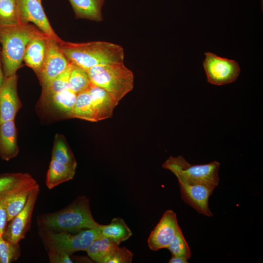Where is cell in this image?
<instances>
[{
  "label": "cell",
  "mask_w": 263,
  "mask_h": 263,
  "mask_svg": "<svg viewBox=\"0 0 263 263\" xmlns=\"http://www.w3.org/2000/svg\"><path fill=\"white\" fill-rule=\"evenodd\" d=\"M37 221L40 228L71 233L96 228L100 225L94 220L89 199L84 195L78 196L60 210L38 216Z\"/></svg>",
  "instance_id": "6da1fadb"
},
{
  "label": "cell",
  "mask_w": 263,
  "mask_h": 263,
  "mask_svg": "<svg viewBox=\"0 0 263 263\" xmlns=\"http://www.w3.org/2000/svg\"><path fill=\"white\" fill-rule=\"evenodd\" d=\"M59 45L70 62L86 71L96 66L124 62V49L113 43L101 41L80 43L61 41Z\"/></svg>",
  "instance_id": "7a4b0ae2"
},
{
  "label": "cell",
  "mask_w": 263,
  "mask_h": 263,
  "mask_svg": "<svg viewBox=\"0 0 263 263\" xmlns=\"http://www.w3.org/2000/svg\"><path fill=\"white\" fill-rule=\"evenodd\" d=\"M34 28L21 23L16 26L0 25V42L5 77L16 74L23 60L26 46L39 34Z\"/></svg>",
  "instance_id": "3957f363"
},
{
  "label": "cell",
  "mask_w": 263,
  "mask_h": 263,
  "mask_svg": "<svg viewBox=\"0 0 263 263\" xmlns=\"http://www.w3.org/2000/svg\"><path fill=\"white\" fill-rule=\"evenodd\" d=\"M86 72L91 83L106 91L117 104L133 88V74L124 62L96 66Z\"/></svg>",
  "instance_id": "277c9868"
},
{
  "label": "cell",
  "mask_w": 263,
  "mask_h": 263,
  "mask_svg": "<svg viewBox=\"0 0 263 263\" xmlns=\"http://www.w3.org/2000/svg\"><path fill=\"white\" fill-rule=\"evenodd\" d=\"M99 226L77 233L55 231L39 228L38 233L47 251H59L72 255L77 251H86L93 241L102 237Z\"/></svg>",
  "instance_id": "5b68a950"
},
{
  "label": "cell",
  "mask_w": 263,
  "mask_h": 263,
  "mask_svg": "<svg viewBox=\"0 0 263 263\" xmlns=\"http://www.w3.org/2000/svg\"><path fill=\"white\" fill-rule=\"evenodd\" d=\"M220 163L214 161L203 165H192L179 155L170 156L163 164L162 167L171 171L176 176L186 180L211 183L218 186Z\"/></svg>",
  "instance_id": "8992f818"
},
{
  "label": "cell",
  "mask_w": 263,
  "mask_h": 263,
  "mask_svg": "<svg viewBox=\"0 0 263 263\" xmlns=\"http://www.w3.org/2000/svg\"><path fill=\"white\" fill-rule=\"evenodd\" d=\"M205 55L203 65L209 83L220 86L231 83L237 79L240 68L236 61L210 52H206Z\"/></svg>",
  "instance_id": "52a82bcc"
},
{
  "label": "cell",
  "mask_w": 263,
  "mask_h": 263,
  "mask_svg": "<svg viewBox=\"0 0 263 263\" xmlns=\"http://www.w3.org/2000/svg\"><path fill=\"white\" fill-rule=\"evenodd\" d=\"M179 182L183 200L200 214L210 217L213 213L208 206V200L218 186L211 183L191 181L176 176Z\"/></svg>",
  "instance_id": "ba28073f"
},
{
  "label": "cell",
  "mask_w": 263,
  "mask_h": 263,
  "mask_svg": "<svg viewBox=\"0 0 263 263\" xmlns=\"http://www.w3.org/2000/svg\"><path fill=\"white\" fill-rule=\"evenodd\" d=\"M37 185L30 191L26 203L22 209L7 225L3 237L14 244L24 239L30 229L32 214L39 192Z\"/></svg>",
  "instance_id": "9c48e42d"
},
{
  "label": "cell",
  "mask_w": 263,
  "mask_h": 263,
  "mask_svg": "<svg viewBox=\"0 0 263 263\" xmlns=\"http://www.w3.org/2000/svg\"><path fill=\"white\" fill-rule=\"evenodd\" d=\"M37 182L28 174L15 185L0 193V201L8 215V222L23 207L31 190L38 185Z\"/></svg>",
  "instance_id": "30bf717a"
},
{
  "label": "cell",
  "mask_w": 263,
  "mask_h": 263,
  "mask_svg": "<svg viewBox=\"0 0 263 263\" xmlns=\"http://www.w3.org/2000/svg\"><path fill=\"white\" fill-rule=\"evenodd\" d=\"M59 41L47 38V50L43 66L38 74L43 90L64 71L70 62L62 53Z\"/></svg>",
  "instance_id": "8fae6325"
},
{
  "label": "cell",
  "mask_w": 263,
  "mask_h": 263,
  "mask_svg": "<svg viewBox=\"0 0 263 263\" xmlns=\"http://www.w3.org/2000/svg\"><path fill=\"white\" fill-rule=\"evenodd\" d=\"M38 0H17L18 11L20 22L34 23L47 37L60 42V40L52 28Z\"/></svg>",
  "instance_id": "7c38bea8"
},
{
  "label": "cell",
  "mask_w": 263,
  "mask_h": 263,
  "mask_svg": "<svg viewBox=\"0 0 263 263\" xmlns=\"http://www.w3.org/2000/svg\"><path fill=\"white\" fill-rule=\"evenodd\" d=\"M179 227L176 213L171 209L166 210L148 238L150 248L153 251L167 248Z\"/></svg>",
  "instance_id": "4fadbf2b"
},
{
  "label": "cell",
  "mask_w": 263,
  "mask_h": 263,
  "mask_svg": "<svg viewBox=\"0 0 263 263\" xmlns=\"http://www.w3.org/2000/svg\"><path fill=\"white\" fill-rule=\"evenodd\" d=\"M17 82L16 74L6 77L0 88V124L14 119L22 106L17 93Z\"/></svg>",
  "instance_id": "5bb4252c"
},
{
  "label": "cell",
  "mask_w": 263,
  "mask_h": 263,
  "mask_svg": "<svg viewBox=\"0 0 263 263\" xmlns=\"http://www.w3.org/2000/svg\"><path fill=\"white\" fill-rule=\"evenodd\" d=\"M89 93L96 121L109 118L118 105L104 89L91 84Z\"/></svg>",
  "instance_id": "9a60e30c"
},
{
  "label": "cell",
  "mask_w": 263,
  "mask_h": 263,
  "mask_svg": "<svg viewBox=\"0 0 263 263\" xmlns=\"http://www.w3.org/2000/svg\"><path fill=\"white\" fill-rule=\"evenodd\" d=\"M47 37L39 33L28 43L23 56L26 65L38 74L40 72L45 58Z\"/></svg>",
  "instance_id": "2e32d148"
},
{
  "label": "cell",
  "mask_w": 263,
  "mask_h": 263,
  "mask_svg": "<svg viewBox=\"0 0 263 263\" xmlns=\"http://www.w3.org/2000/svg\"><path fill=\"white\" fill-rule=\"evenodd\" d=\"M17 130L14 119L0 124V157L9 161L19 153Z\"/></svg>",
  "instance_id": "e0dca14e"
},
{
  "label": "cell",
  "mask_w": 263,
  "mask_h": 263,
  "mask_svg": "<svg viewBox=\"0 0 263 263\" xmlns=\"http://www.w3.org/2000/svg\"><path fill=\"white\" fill-rule=\"evenodd\" d=\"M119 246V244L111 239L102 236L93 241L86 251L94 261L98 263H108Z\"/></svg>",
  "instance_id": "ac0fdd59"
},
{
  "label": "cell",
  "mask_w": 263,
  "mask_h": 263,
  "mask_svg": "<svg viewBox=\"0 0 263 263\" xmlns=\"http://www.w3.org/2000/svg\"><path fill=\"white\" fill-rule=\"evenodd\" d=\"M76 168L58 162L52 158L45 180L46 185L52 189L61 183L72 180Z\"/></svg>",
  "instance_id": "d6986e66"
},
{
  "label": "cell",
  "mask_w": 263,
  "mask_h": 263,
  "mask_svg": "<svg viewBox=\"0 0 263 263\" xmlns=\"http://www.w3.org/2000/svg\"><path fill=\"white\" fill-rule=\"evenodd\" d=\"M76 18L96 21L102 20V8L104 0H69Z\"/></svg>",
  "instance_id": "ffe728a7"
},
{
  "label": "cell",
  "mask_w": 263,
  "mask_h": 263,
  "mask_svg": "<svg viewBox=\"0 0 263 263\" xmlns=\"http://www.w3.org/2000/svg\"><path fill=\"white\" fill-rule=\"evenodd\" d=\"M77 94L69 89L53 94L42 99L44 102L49 103L57 112L69 118Z\"/></svg>",
  "instance_id": "44dd1931"
},
{
  "label": "cell",
  "mask_w": 263,
  "mask_h": 263,
  "mask_svg": "<svg viewBox=\"0 0 263 263\" xmlns=\"http://www.w3.org/2000/svg\"><path fill=\"white\" fill-rule=\"evenodd\" d=\"M99 228L102 236L108 238L119 245L132 235L131 229L121 218H114L110 224L100 225Z\"/></svg>",
  "instance_id": "7402d4cb"
},
{
  "label": "cell",
  "mask_w": 263,
  "mask_h": 263,
  "mask_svg": "<svg viewBox=\"0 0 263 263\" xmlns=\"http://www.w3.org/2000/svg\"><path fill=\"white\" fill-rule=\"evenodd\" d=\"M69 118L97 122L92 107L89 89L78 94Z\"/></svg>",
  "instance_id": "603a6c76"
},
{
  "label": "cell",
  "mask_w": 263,
  "mask_h": 263,
  "mask_svg": "<svg viewBox=\"0 0 263 263\" xmlns=\"http://www.w3.org/2000/svg\"><path fill=\"white\" fill-rule=\"evenodd\" d=\"M52 158L63 164L77 167L75 159L64 136L58 133L55 137Z\"/></svg>",
  "instance_id": "cb8c5ba5"
},
{
  "label": "cell",
  "mask_w": 263,
  "mask_h": 263,
  "mask_svg": "<svg viewBox=\"0 0 263 263\" xmlns=\"http://www.w3.org/2000/svg\"><path fill=\"white\" fill-rule=\"evenodd\" d=\"M22 23L19 19L17 0L0 1V25L16 26Z\"/></svg>",
  "instance_id": "d4e9b609"
},
{
  "label": "cell",
  "mask_w": 263,
  "mask_h": 263,
  "mask_svg": "<svg viewBox=\"0 0 263 263\" xmlns=\"http://www.w3.org/2000/svg\"><path fill=\"white\" fill-rule=\"evenodd\" d=\"M69 82L70 89L76 94L88 90L92 84L86 71L73 64Z\"/></svg>",
  "instance_id": "484cf974"
},
{
  "label": "cell",
  "mask_w": 263,
  "mask_h": 263,
  "mask_svg": "<svg viewBox=\"0 0 263 263\" xmlns=\"http://www.w3.org/2000/svg\"><path fill=\"white\" fill-rule=\"evenodd\" d=\"M72 67V64L70 62L66 70L56 76L47 88L43 90L42 99L56 93L70 89L69 80Z\"/></svg>",
  "instance_id": "4316f807"
},
{
  "label": "cell",
  "mask_w": 263,
  "mask_h": 263,
  "mask_svg": "<svg viewBox=\"0 0 263 263\" xmlns=\"http://www.w3.org/2000/svg\"><path fill=\"white\" fill-rule=\"evenodd\" d=\"M21 254L19 243L14 244L5 239L0 234V263H11Z\"/></svg>",
  "instance_id": "83f0119b"
},
{
  "label": "cell",
  "mask_w": 263,
  "mask_h": 263,
  "mask_svg": "<svg viewBox=\"0 0 263 263\" xmlns=\"http://www.w3.org/2000/svg\"><path fill=\"white\" fill-rule=\"evenodd\" d=\"M167 248L171 252L172 255L182 256L188 260L191 256L190 248L180 226Z\"/></svg>",
  "instance_id": "f1b7e54d"
},
{
  "label": "cell",
  "mask_w": 263,
  "mask_h": 263,
  "mask_svg": "<svg viewBox=\"0 0 263 263\" xmlns=\"http://www.w3.org/2000/svg\"><path fill=\"white\" fill-rule=\"evenodd\" d=\"M25 173H5L0 174V193L10 188L22 178Z\"/></svg>",
  "instance_id": "f546056e"
},
{
  "label": "cell",
  "mask_w": 263,
  "mask_h": 263,
  "mask_svg": "<svg viewBox=\"0 0 263 263\" xmlns=\"http://www.w3.org/2000/svg\"><path fill=\"white\" fill-rule=\"evenodd\" d=\"M132 253L127 249L119 246L114 251L108 263H130L132 262Z\"/></svg>",
  "instance_id": "4dcf8cb0"
},
{
  "label": "cell",
  "mask_w": 263,
  "mask_h": 263,
  "mask_svg": "<svg viewBox=\"0 0 263 263\" xmlns=\"http://www.w3.org/2000/svg\"><path fill=\"white\" fill-rule=\"evenodd\" d=\"M48 258L51 263H73L71 255L67 253L56 251H47Z\"/></svg>",
  "instance_id": "1f68e13d"
},
{
  "label": "cell",
  "mask_w": 263,
  "mask_h": 263,
  "mask_svg": "<svg viewBox=\"0 0 263 263\" xmlns=\"http://www.w3.org/2000/svg\"><path fill=\"white\" fill-rule=\"evenodd\" d=\"M8 223L7 211L0 201V234H3Z\"/></svg>",
  "instance_id": "d6a6232c"
},
{
  "label": "cell",
  "mask_w": 263,
  "mask_h": 263,
  "mask_svg": "<svg viewBox=\"0 0 263 263\" xmlns=\"http://www.w3.org/2000/svg\"><path fill=\"white\" fill-rule=\"evenodd\" d=\"M168 263H188V260L185 257L172 255V257L169 259Z\"/></svg>",
  "instance_id": "836d02e7"
},
{
  "label": "cell",
  "mask_w": 263,
  "mask_h": 263,
  "mask_svg": "<svg viewBox=\"0 0 263 263\" xmlns=\"http://www.w3.org/2000/svg\"><path fill=\"white\" fill-rule=\"evenodd\" d=\"M5 78L4 73L2 72L0 61V88L1 87Z\"/></svg>",
  "instance_id": "e575fe53"
},
{
  "label": "cell",
  "mask_w": 263,
  "mask_h": 263,
  "mask_svg": "<svg viewBox=\"0 0 263 263\" xmlns=\"http://www.w3.org/2000/svg\"><path fill=\"white\" fill-rule=\"evenodd\" d=\"M39 0V1H41V0Z\"/></svg>",
  "instance_id": "d590c367"
},
{
  "label": "cell",
  "mask_w": 263,
  "mask_h": 263,
  "mask_svg": "<svg viewBox=\"0 0 263 263\" xmlns=\"http://www.w3.org/2000/svg\"><path fill=\"white\" fill-rule=\"evenodd\" d=\"M1 0H0V1Z\"/></svg>",
  "instance_id": "8d00e7d4"
}]
</instances>
